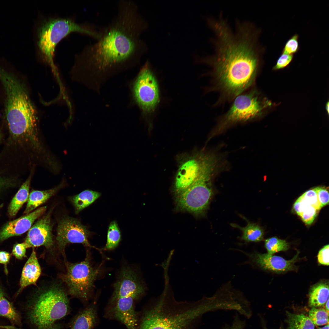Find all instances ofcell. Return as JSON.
<instances>
[{
	"mask_svg": "<svg viewBox=\"0 0 329 329\" xmlns=\"http://www.w3.org/2000/svg\"><path fill=\"white\" fill-rule=\"evenodd\" d=\"M329 285L326 283H320L311 288L309 296V305L312 307L324 306L329 299Z\"/></svg>",
	"mask_w": 329,
	"mask_h": 329,
	"instance_id": "cell-21",
	"label": "cell"
},
{
	"mask_svg": "<svg viewBox=\"0 0 329 329\" xmlns=\"http://www.w3.org/2000/svg\"><path fill=\"white\" fill-rule=\"evenodd\" d=\"M101 195L98 192L86 190L73 197L72 202L76 212L78 213L89 206Z\"/></svg>",
	"mask_w": 329,
	"mask_h": 329,
	"instance_id": "cell-24",
	"label": "cell"
},
{
	"mask_svg": "<svg viewBox=\"0 0 329 329\" xmlns=\"http://www.w3.org/2000/svg\"><path fill=\"white\" fill-rule=\"evenodd\" d=\"M133 93L136 101L143 112L153 113L160 101L159 85L148 60L141 69L135 83Z\"/></svg>",
	"mask_w": 329,
	"mask_h": 329,
	"instance_id": "cell-11",
	"label": "cell"
},
{
	"mask_svg": "<svg viewBox=\"0 0 329 329\" xmlns=\"http://www.w3.org/2000/svg\"><path fill=\"white\" fill-rule=\"evenodd\" d=\"M0 316L6 318L15 323L19 324L21 318L12 303L2 297L0 299Z\"/></svg>",
	"mask_w": 329,
	"mask_h": 329,
	"instance_id": "cell-26",
	"label": "cell"
},
{
	"mask_svg": "<svg viewBox=\"0 0 329 329\" xmlns=\"http://www.w3.org/2000/svg\"><path fill=\"white\" fill-rule=\"evenodd\" d=\"M110 21L100 27V35L78 56L73 69L103 70L135 64L148 47L141 35L148 23L132 0H119Z\"/></svg>",
	"mask_w": 329,
	"mask_h": 329,
	"instance_id": "cell-1",
	"label": "cell"
},
{
	"mask_svg": "<svg viewBox=\"0 0 329 329\" xmlns=\"http://www.w3.org/2000/svg\"><path fill=\"white\" fill-rule=\"evenodd\" d=\"M243 326L242 323L239 322H236L233 325L226 329H242Z\"/></svg>",
	"mask_w": 329,
	"mask_h": 329,
	"instance_id": "cell-38",
	"label": "cell"
},
{
	"mask_svg": "<svg viewBox=\"0 0 329 329\" xmlns=\"http://www.w3.org/2000/svg\"><path fill=\"white\" fill-rule=\"evenodd\" d=\"M317 329H329V324H326L324 327H322L318 328Z\"/></svg>",
	"mask_w": 329,
	"mask_h": 329,
	"instance_id": "cell-43",
	"label": "cell"
},
{
	"mask_svg": "<svg viewBox=\"0 0 329 329\" xmlns=\"http://www.w3.org/2000/svg\"><path fill=\"white\" fill-rule=\"evenodd\" d=\"M48 329H63V328L61 324L55 323Z\"/></svg>",
	"mask_w": 329,
	"mask_h": 329,
	"instance_id": "cell-39",
	"label": "cell"
},
{
	"mask_svg": "<svg viewBox=\"0 0 329 329\" xmlns=\"http://www.w3.org/2000/svg\"><path fill=\"white\" fill-rule=\"evenodd\" d=\"M234 99L229 109L211 132L209 140L221 133L230 126L260 118L270 105L256 90L242 93Z\"/></svg>",
	"mask_w": 329,
	"mask_h": 329,
	"instance_id": "cell-7",
	"label": "cell"
},
{
	"mask_svg": "<svg viewBox=\"0 0 329 329\" xmlns=\"http://www.w3.org/2000/svg\"><path fill=\"white\" fill-rule=\"evenodd\" d=\"M308 317L314 325L321 326L328 324L329 312L325 309L312 307Z\"/></svg>",
	"mask_w": 329,
	"mask_h": 329,
	"instance_id": "cell-28",
	"label": "cell"
},
{
	"mask_svg": "<svg viewBox=\"0 0 329 329\" xmlns=\"http://www.w3.org/2000/svg\"><path fill=\"white\" fill-rule=\"evenodd\" d=\"M88 235L86 227L75 219L65 218L58 222L56 239L59 249L62 252L66 245L69 243H80L95 248L89 243Z\"/></svg>",
	"mask_w": 329,
	"mask_h": 329,
	"instance_id": "cell-12",
	"label": "cell"
},
{
	"mask_svg": "<svg viewBox=\"0 0 329 329\" xmlns=\"http://www.w3.org/2000/svg\"><path fill=\"white\" fill-rule=\"evenodd\" d=\"M31 175L23 184L12 199L9 207L8 213L11 217L15 216L23 204L28 200Z\"/></svg>",
	"mask_w": 329,
	"mask_h": 329,
	"instance_id": "cell-22",
	"label": "cell"
},
{
	"mask_svg": "<svg viewBox=\"0 0 329 329\" xmlns=\"http://www.w3.org/2000/svg\"><path fill=\"white\" fill-rule=\"evenodd\" d=\"M46 207L38 208L33 212L7 223L0 232V240L23 234L30 229L35 220L43 214Z\"/></svg>",
	"mask_w": 329,
	"mask_h": 329,
	"instance_id": "cell-16",
	"label": "cell"
},
{
	"mask_svg": "<svg viewBox=\"0 0 329 329\" xmlns=\"http://www.w3.org/2000/svg\"><path fill=\"white\" fill-rule=\"evenodd\" d=\"M265 246L268 253L273 254L281 251L287 250L288 245L287 242L284 240L273 237L265 240Z\"/></svg>",
	"mask_w": 329,
	"mask_h": 329,
	"instance_id": "cell-29",
	"label": "cell"
},
{
	"mask_svg": "<svg viewBox=\"0 0 329 329\" xmlns=\"http://www.w3.org/2000/svg\"><path fill=\"white\" fill-rule=\"evenodd\" d=\"M138 299L130 296L119 298L109 303L105 317L120 322L128 329H138L140 317L135 310L134 302Z\"/></svg>",
	"mask_w": 329,
	"mask_h": 329,
	"instance_id": "cell-13",
	"label": "cell"
},
{
	"mask_svg": "<svg viewBox=\"0 0 329 329\" xmlns=\"http://www.w3.org/2000/svg\"><path fill=\"white\" fill-rule=\"evenodd\" d=\"M329 101H328L326 103V105H325L326 110V111H327V113L328 114H329Z\"/></svg>",
	"mask_w": 329,
	"mask_h": 329,
	"instance_id": "cell-41",
	"label": "cell"
},
{
	"mask_svg": "<svg viewBox=\"0 0 329 329\" xmlns=\"http://www.w3.org/2000/svg\"><path fill=\"white\" fill-rule=\"evenodd\" d=\"M99 27L80 24L68 18L52 17L44 19L37 30V45L42 60L56 71L54 62L55 48L63 38L70 33L77 32L96 39L100 35Z\"/></svg>",
	"mask_w": 329,
	"mask_h": 329,
	"instance_id": "cell-6",
	"label": "cell"
},
{
	"mask_svg": "<svg viewBox=\"0 0 329 329\" xmlns=\"http://www.w3.org/2000/svg\"><path fill=\"white\" fill-rule=\"evenodd\" d=\"M220 173L218 169L211 167L200 173L189 187L175 195L178 208L195 215L204 214L213 194L212 179Z\"/></svg>",
	"mask_w": 329,
	"mask_h": 329,
	"instance_id": "cell-8",
	"label": "cell"
},
{
	"mask_svg": "<svg viewBox=\"0 0 329 329\" xmlns=\"http://www.w3.org/2000/svg\"><path fill=\"white\" fill-rule=\"evenodd\" d=\"M68 294L58 283L39 288L27 304L29 321L35 329H48L68 314L70 306Z\"/></svg>",
	"mask_w": 329,
	"mask_h": 329,
	"instance_id": "cell-5",
	"label": "cell"
},
{
	"mask_svg": "<svg viewBox=\"0 0 329 329\" xmlns=\"http://www.w3.org/2000/svg\"><path fill=\"white\" fill-rule=\"evenodd\" d=\"M214 36V54L197 57L196 61L211 66L218 88L226 98L234 99L253 84L265 48L258 36L247 29L234 32L223 28Z\"/></svg>",
	"mask_w": 329,
	"mask_h": 329,
	"instance_id": "cell-2",
	"label": "cell"
},
{
	"mask_svg": "<svg viewBox=\"0 0 329 329\" xmlns=\"http://www.w3.org/2000/svg\"><path fill=\"white\" fill-rule=\"evenodd\" d=\"M299 38L297 34L292 35L285 43L281 53L293 55L297 53L300 49Z\"/></svg>",
	"mask_w": 329,
	"mask_h": 329,
	"instance_id": "cell-30",
	"label": "cell"
},
{
	"mask_svg": "<svg viewBox=\"0 0 329 329\" xmlns=\"http://www.w3.org/2000/svg\"><path fill=\"white\" fill-rule=\"evenodd\" d=\"M87 253L84 260L66 264V271L62 279L67 288L68 294L85 302L90 298L94 282L100 274L101 266L94 267Z\"/></svg>",
	"mask_w": 329,
	"mask_h": 329,
	"instance_id": "cell-9",
	"label": "cell"
},
{
	"mask_svg": "<svg viewBox=\"0 0 329 329\" xmlns=\"http://www.w3.org/2000/svg\"><path fill=\"white\" fill-rule=\"evenodd\" d=\"M294 57L293 55L281 53L273 67V70H277L286 67L292 61Z\"/></svg>",
	"mask_w": 329,
	"mask_h": 329,
	"instance_id": "cell-33",
	"label": "cell"
},
{
	"mask_svg": "<svg viewBox=\"0 0 329 329\" xmlns=\"http://www.w3.org/2000/svg\"><path fill=\"white\" fill-rule=\"evenodd\" d=\"M113 286L114 291L109 303L123 297L135 296L139 298L145 290L136 272L127 266L121 268Z\"/></svg>",
	"mask_w": 329,
	"mask_h": 329,
	"instance_id": "cell-14",
	"label": "cell"
},
{
	"mask_svg": "<svg viewBox=\"0 0 329 329\" xmlns=\"http://www.w3.org/2000/svg\"><path fill=\"white\" fill-rule=\"evenodd\" d=\"M325 304V309L328 312H329V299H328Z\"/></svg>",
	"mask_w": 329,
	"mask_h": 329,
	"instance_id": "cell-42",
	"label": "cell"
},
{
	"mask_svg": "<svg viewBox=\"0 0 329 329\" xmlns=\"http://www.w3.org/2000/svg\"><path fill=\"white\" fill-rule=\"evenodd\" d=\"M3 296V294L2 292L0 289V299Z\"/></svg>",
	"mask_w": 329,
	"mask_h": 329,
	"instance_id": "cell-44",
	"label": "cell"
},
{
	"mask_svg": "<svg viewBox=\"0 0 329 329\" xmlns=\"http://www.w3.org/2000/svg\"><path fill=\"white\" fill-rule=\"evenodd\" d=\"M318 211L314 207L309 205L304 209L300 216L306 224L309 225L313 222Z\"/></svg>",
	"mask_w": 329,
	"mask_h": 329,
	"instance_id": "cell-32",
	"label": "cell"
},
{
	"mask_svg": "<svg viewBox=\"0 0 329 329\" xmlns=\"http://www.w3.org/2000/svg\"><path fill=\"white\" fill-rule=\"evenodd\" d=\"M7 183L6 180L0 178V189L5 185Z\"/></svg>",
	"mask_w": 329,
	"mask_h": 329,
	"instance_id": "cell-40",
	"label": "cell"
},
{
	"mask_svg": "<svg viewBox=\"0 0 329 329\" xmlns=\"http://www.w3.org/2000/svg\"><path fill=\"white\" fill-rule=\"evenodd\" d=\"M316 192L318 199L321 208L328 204L329 193L328 188L319 186L314 188Z\"/></svg>",
	"mask_w": 329,
	"mask_h": 329,
	"instance_id": "cell-34",
	"label": "cell"
},
{
	"mask_svg": "<svg viewBox=\"0 0 329 329\" xmlns=\"http://www.w3.org/2000/svg\"><path fill=\"white\" fill-rule=\"evenodd\" d=\"M329 245L324 246L319 251L317 256L319 263L321 264L329 265Z\"/></svg>",
	"mask_w": 329,
	"mask_h": 329,
	"instance_id": "cell-35",
	"label": "cell"
},
{
	"mask_svg": "<svg viewBox=\"0 0 329 329\" xmlns=\"http://www.w3.org/2000/svg\"><path fill=\"white\" fill-rule=\"evenodd\" d=\"M175 180L173 190L175 195L189 187L202 172L218 164L221 160L218 154L201 151L190 155L182 156Z\"/></svg>",
	"mask_w": 329,
	"mask_h": 329,
	"instance_id": "cell-10",
	"label": "cell"
},
{
	"mask_svg": "<svg viewBox=\"0 0 329 329\" xmlns=\"http://www.w3.org/2000/svg\"><path fill=\"white\" fill-rule=\"evenodd\" d=\"M61 185L56 187L44 191L33 190L29 196L24 214H28L34 209L44 203L54 194Z\"/></svg>",
	"mask_w": 329,
	"mask_h": 329,
	"instance_id": "cell-23",
	"label": "cell"
},
{
	"mask_svg": "<svg viewBox=\"0 0 329 329\" xmlns=\"http://www.w3.org/2000/svg\"><path fill=\"white\" fill-rule=\"evenodd\" d=\"M98 317L95 300L75 315L70 322L69 329H93L97 323Z\"/></svg>",
	"mask_w": 329,
	"mask_h": 329,
	"instance_id": "cell-18",
	"label": "cell"
},
{
	"mask_svg": "<svg viewBox=\"0 0 329 329\" xmlns=\"http://www.w3.org/2000/svg\"><path fill=\"white\" fill-rule=\"evenodd\" d=\"M306 201L317 210L321 208L315 188L308 190L302 195Z\"/></svg>",
	"mask_w": 329,
	"mask_h": 329,
	"instance_id": "cell-31",
	"label": "cell"
},
{
	"mask_svg": "<svg viewBox=\"0 0 329 329\" xmlns=\"http://www.w3.org/2000/svg\"><path fill=\"white\" fill-rule=\"evenodd\" d=\"M121 240V233L118 225L115 221H113L109 225L107 242L102 249L109 250L114 249L118 246Z\"/></svg>",
	"mask_w": 329,
	"mask_h": 329,
	"instance_id": "cell-27",
	"label": "cell"
},
{
	"mask_svg": "<svg viewBox=\"0 0 329 329\" xmlns=\"http://www.w3.org/2000/svg\"><path fill=\"white\" fill-rule=\"evenodd\" d=\"M216 309L210 299L187 303L163 297L143 310L138 329H197L201 316Z\"/></svg>",
	"mask_w": 329,
	"mask_h": 329,
	"instance_id": "cell-4",
	"label": "cell"
},
{
	"mask_svg": "<svg viewBox=\"0 0 329 329\" xmlns=\"http://www.w3.org/2000/svg\"><path fill=\"white\" fill-rule=\"evenodd\" d=\"M26 246L24 242L17 243L13 246L12 253L16 257L21 259L26 256Z\"/></svg>",
	"mask_w": 329,
	"mask_h": 329,
	"instance_id": "cell-36",
	"label": "cell"
},
{
	"mask_svg": "<svg viewBox=\"0 0 329 329\" xmlns=\"http://www.w3.org/2000/svg\"><path fill=\"white\" fill-rule=\"evenodd\" d=\"M50 213L39 220L31 228L24 243L27 248L44 246L51 248L54 242Z\"/></svg>",
	"mask_w": 329,
	"mask_h": 329,
	"instance_id": "cell-15",
	"label": "cell"
},
{
	"mask_svg": "<svg viewBox=\"0 0 329 329\" xmlns=\"http://www.w3.org/2000/svg\"><path fill=\"white\" fill-rule=\"evenodd\" d=\"M242 217L247 222V225L245 227H241L234 223L230 224L232 227L239 228L242 232L241 239L247 242H256L261 241L264 235L262 228L258 224L251 223L244 217Z\"/></svg>",
	"mask_w": 329,
	"mask_h": 329,
	"instance_id": "cell-20",
	"label": "cell"
},
{
	"mask_svg": "<svg viewBox=\"0 0 329 329\" xmlns=\"http://www.w3.org/2000/svg\"><path fill=\"white\" fill-rule=\"evenodd\" d=\"M299 253L291 260H286L278 256L256 253L252 256L253 260L263 269L281 272L292 270Z\"/></svg>",
	"mask_w": 329,
	"mask_h": 329,
	"instance_id": "cell-17",
	"label": "cell"
},
{
	"mask_svg": "<svg viewBox=\"0 0 329 329\" xmlns=\"http://www.w3.org/2000/svg\"><path fill=\"white\" fill-rule=\"evenodd\" d=\"M41 273V269L36 252L33 250L23 269L20 281V289L35 284Z\"/></svg>",
	"mask_w": 329,
	"mask_h": 329,
	"instance_id": "cell-19",
	"label": "cell"
},
{
	"mask_svg": "<svg viewBox=\"0 0 329 329\" xmlns=\"http://www.w3.org/2000/svg\"><path fill=\"white\" fill-rule=\"evenodd\" d=\"M10 255L9 253L5 251L0 252V263L6 264L9 261Z\"/></svg>",
	"mask_w": 329,
	"mask_h": 329,
	"instance_id": "cell-37",
	"label": "cell"
},
{
	"mask_svg": "<svg viewBox=\"0 0 329 329\" xmlns=\"http://www.w3.org/2000/svg\"><path fill=\"white\" fill-rule=\"evenodd\" d=\"M286 315L288 329H315V325L308 317L288 312Z\"/></svg>",
	"mask_w": 329,
	"mask_h": 329,
	"instance_id": "cell-25",
	"label": "cell"
},
{
	"mask_svg": "<svg viewBox=\"0 0 329 329\" xmlns=\"http://www.w3.org/2000/svg\"><path fill=\"white\" fill-rule=\"evenodd\" d=\"M0 80L6 95L5 115L10 133L15 137L29 142L37 152L41 151L37 112L24 86L1 67Z\"/></svg>",
	"mask_w": 329,
	"mask_h": 329,
	"instance_id": "cell-3",
	"label": "cell"
}]
</instances>
